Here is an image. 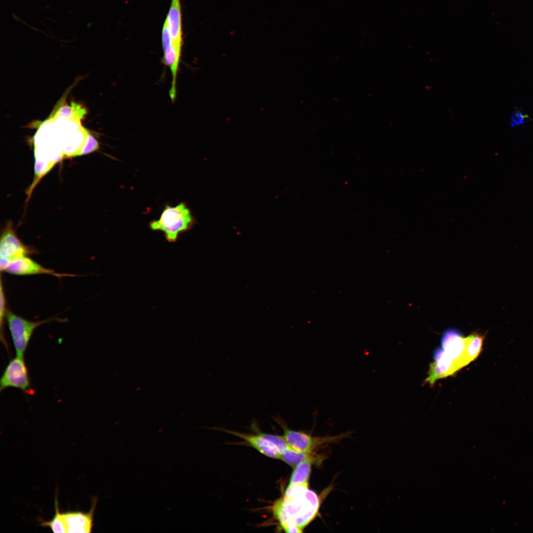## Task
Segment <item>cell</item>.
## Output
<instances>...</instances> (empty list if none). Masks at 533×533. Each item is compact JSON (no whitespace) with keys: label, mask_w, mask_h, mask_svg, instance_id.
<instances>
[{"label":"cell","mask_w":533,"mask_h":533,"mask_svg":"<svg viewBox=\"0 0 533 533\" xmlns=\"http://www.w3.org/2000/svg\"><path fill=\"white\" fill-rule=\"evenodd\" d=\"M319 507L316 495L308 488L289 497H283L274 505V513L286 532L302 530L315 516Z\"/></svg>","instance_id":"cell-1"},{"label":"cell","mask_w":533,"mask_h":533,"mask_svg":"<svg viewBox=\"0 0 533 533\" xmlns=\"http://www.w3.org/2000/svg\"><path fill=\"white\" fill-rule=\"evenodd\" d=\"M196 224V218L190 208L186 202H181L175 206L166 204L159 218L151 221L149 226L152 231L163 232L166 240L172 243Z\"/></svg>","instance_id":"cell-2"},{"label":"cell","mask_w":533,"mask_h":533,"mask_svg":"<svg viewBox=\"0 0 533 533\" xmlns=\"http://www.w3.org/2000/svg\"><path fill=\"white\" fill-rule=\"evenodd\" d=\"M5 320L7 322L16 356L21 357H24L31 337L38 327L55 320L64 321L63 319L55 317L41 321H30L8 309Z\"/></svg>","instance_id":"cell-3"},{"label":"cell","mask_w":533,"mask_h":533,"mask_svg":"<svg viewBox=\"0 0 533 533\" xmlns=\"http://www.w3.org/2000/svg\"><path fill=\"white\" fill-rule=\"evenodd\" d=\"M37 253L32 246L25 244L18 238L11 221H8L2 230L0 239V270L4 271L12 262L23 256Z\"/></svg>","instance_id":"cell-4"},{"label":"cell","mask_w":533,"mask_h":533,"mask_svg":"<svg viewBox=\"0 0 533 533\" xmlns=\"http://www.w3.org/2000/svg\"><path fill=\"white\" fill-rule=\"evenodd\" d=\"M276 419L283 428V436L289 447L299 452L312 453V451L319 445L338 441L350 434L347 432L336 436L312 437L305 432L296 431L289 428L280 419Z\"/></svg>","instance_id":"cell-5"},{"label":"cell","mask_w":533,"mask_h":533,"mask_svg":"<svg viewBox=\"0 0 533 533\" xmlns=\"http://www.w3.org/2000/svg\"><path fill=\"white\" fill-rule=\"evenodd\" d=\"M13 387L24 393H32L31 383L24 357L12 359L5 367L0 379V391Z\"/></svg>","instance_id":"cell-6"},{"label":"cell","mask_w":533,"mask_h":533,"mask_svg":"<svg viewBox=\"0 0 533 533\" xmlns=\"http://www.w3.org/2000/svg\"><path fill=\"white\" fill-rule=\"evenodd\" d=\"M441 347L456 364L458 371L468 365L466 360L467 338H465L457 329H446L441 340Z\"/></svg>","instance_id":"cell-7"},{"label":"cell","mask_w":533,"mask_h":533,"mask_svg":"<svg viewBox=\"0 0 533 533\" xmlns=\"http://www.w3.org/2000/svg\"><path fill=\"white\" fill-rule=\"evenodd\" d=\"M433 359L434 362L430 364L425 383L433 385L438 380L454 375L458 371L453 360L442 347L435 350Z\"/></svg>","instance_id":"cell-8"},{"label":"cell","mask_w":533,"mask_h":533,"mask_svg":"<svg viewBox=\"0 0 533 533\" xmlns=\"http://www.w3.org/2000/svg\"><path fill=\"white\" fill-rule=\"evenodd\" d=\"M4 271L17 275L49 274L59 279L65 276H75L74 274L59 273L46 268L33 260L29 256H23L13 261L5 268Z\"/></svg>","instance_id":"cell-9"},{"label":"cell","mask_w":533,"mask_h":533,"mask_svg":"<svg viewBox=\"0 0 533 533\" xmlns=\"http://www.w3.org/2000/svg\"><path fill=\"white\" fill-rule=\"evenodd\" d=\"M173 48L181 57L182 45V26L180 0H172L169 12L165 20Z\"/></svg>","instance_id":"cell-10"},{"label":"cell","mask_w":533,"mask_h":533,"mask_svg":"<svg viewBox=\"0 0 533 533\" xmlns=\"http://www.w3.org/2000/svg\"><path fill=\"white\" fill-rule=\"evenodd\" d=\"M97 499L93 501L91 509L87 513L80 511L63 512L67 533H90L93 526V517Z\"/></svg>","instance_id":"cell-11"},{"label":"cell","mask_w":533,"mask_h":533,"mask_svg":"<svg viewBox=\"0 0 533 533\" xmlns=\"http://www.w3.org/2000/svg\"><path fill=\"white\" fill-rule=\"evenodd\" d=\"M222 430L244 440L251 446L266 457L274 458L279 459V452L261 434L260 431L256 434H253L243 433L225 429H222Z\"/></svg>","instance_id":"cell-12"},{"label":"cell","mask_w":533,"mask_h":533,"mask_svg":"<svg viewBox=\"0 0 533 533\" xmlns=\"http://www.w3.org/2000/svg\"><path fill=\"white\" fill-rule=\"evenodd\" d=\"M486 334L487 333L482 334L474 332L467 337V344L465 356L468 364L476 360L482 352Z\"/></svg>","instance_id":"cell-13"},{"label":"cell","mask_w":533,"mask_h":533,"mask_svg":"<svg viewBox=\"0 0 533 533\" xmlns=\"http://www.w3.org/2000/svg\"><path fill=\"white\" fill-rule=\"evenodd\" d=\"M279 459L291 466L295 467L299 463L306 460L315 461L316 457L312 453L299 452L290 447L284 450L280 454Z\"/></svg>","instance_id":"cell-14"},{"label":"cell","mask_w":533,"mask_h":533,"mask_svg":"<svg viewBox=\"0 0 533 533\" xmlns=\"http://www.w3.org/2000/svg\"><path fill=\"white\" fill-rule=\"evenodd\" d=\"M313 461L306 460L297 465L292 473L289 484H306L310 475Z\"/></svg>","instance_id":"cell-15"},{"label":"cell","mask_w":533,"mask_h":533,"mask_svg":"<svg viewBox=\"0 0 533 533\" xmlns=\"http://www.w3.org/2000/svg\"><path fill=\"white\" fill-rule=\"evenodd\" d=\"M55 513L53 519L49 521H43L40 525L43 527H50L53 532L55 533H67L66 525L62 515L60 512L57 499L55 501Z\"/></svg>","instance_id":"cell-16"},{"label":"cell","mask_w":533,"mask_h":533,"mask_svg":"<svg viewBox=\"0 0 533 533\" xmlns=\"http://www.w3.org/2000/svg\"><path fill=\"white\" fill-rule=\"evenodd\" d=\"M6 303V298L4 293V289L2 285V280L0 279V339L1 341L4 343L5 345L6 343L5 342V339L4 333L3 332V326L4 325V322L6 317V313L7 311Z\"/></svg>","instance_id":"cell-17"},{"label":"cell","mask_w":533,"mask_h":533,"mask_svg":"<svg viewBox=\"0 0 533 533\" xmlns=\"http://www.w3.org/2000/svg\"><path fill=\"white\" fill-rule=\"evenodd\" d=\"M260 433L278 450L280 454L289 447L283 436L265 433L261 432Z\"/></svg>","instance_id":"cell-18"},{"label":"cell","mask_w":533,"mask_h":533,"mask_svg":"<svg viewBox=\"0 0 533 533\" xmlns=\"http://www.w3.org/2000/svg\"><path fill=\"white\" fill-rule=\"evenodd\" d=\"M529 116L523 114L520 111H517L512 114L510 117V126L512 128L526 123V119L528 118Z\"/></svg>","instance_id":"cell-19"}]
</instances>
